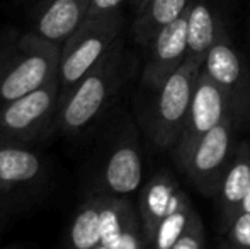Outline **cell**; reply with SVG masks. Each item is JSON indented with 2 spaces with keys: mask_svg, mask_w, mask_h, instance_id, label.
<instances>
[{
  "mask_svg": "<svg viewBox=\"0 0 250 249\" xmlns=\"http://www.w3.org/2000/svg\"><path fill=\"white\" fill-rule=\"evenodd\" d=\"M62 45L38 34L10 33L0 43V106L58 77Z\"/></svg>",
  "mask_w": 250,
  "mask_h": 249,
  "instance_id": "6da1fadb",
  "label": "cell"
},
{
  "mask_svg": "<svg viewBox=\"0 0 250 249\" xmlns=\"http://www.w3.org/2000/svg\"><path fill=\"white\" fill-rule=\"evenodd\" d=\"M125 75V45L119 40L111 51L77 84L60 103L56 130L75 136L90 128L102 116L116 96Z\"/></svg>",
  "mask_w": 250,
  "mask_h": 249,
  "instance_id": "7a4b0ae2",
  "label": "cell"
},
{
  "mask_svg": "<svg viewBox=\"0 0 250 249\" xmlns=\"http://www.w3.org/2000/svg\"><path fill=\"white\" fill-rule=\"evenodd\" d=\"M123 26L125 17L121 10L85 19L62 45L58 68L60 103L121 40Z\"/></svg>",
  "mask_w": 250,
  "mask_h": 249,
  "instance_id": "3957f363",
  "label": "cell"
},
{
  "mask_svg": "<svg viewBox=\"0 0 250 249\" xmlns=\"http://www.w3.org/2000/svg\"><path fill=\"white\" fill-rule=\"evenodd\" d=\"M60 80L51 79L40 89L0 106V142L34 145L56 130Z\"/></svg>",
  "mask_w": 250,
  "mask_h": 249,
  "instance_id": "277c9868",
  "label": "cell"
},
{
  "mask_svg": "<svg viewBox=\"0 0 250 249\" xmlns=\"http://www.w3.org/2000/svg\"><path fill=\"white\" fill-rule=\"evenodd\" d=\"M203 58H191L182 63L157 91L150 114V138L158 149H174L184 128L198 77L203 70Z\"/></svg>",
  "mask_w": 250,
  "mask_h": 249,
  "instance_id": "5b68a950",
  "label": "cell"
},
{
  "mask_svg": "<svg viewBox=\"0 0 250 249\" xmlns=\"http://www.w3.org/2000/svg\"><path fill=\"white\" fill-rule=\"evenodd\" d=\"M231 103H233L231 94L214 82L204 70H201L184 128L175 147L172 149V157L179 169H182L201 136L230 116Z\"/></svg>",
  "mask_w": 250,
  "mask_h": 249,
  "instance_id": "8992f818",
  "label": "cell"
},
{
  "mask_svg": "<svg viewBox=\"0 0 250 249\" xmlns=\"http://www.w3.org/2000/svg\"><path fill=\"white\" fill-rule=\"evenodd\" d=\"M231 116L204 133L182 166L188 180L206 196H218L221 181L235 154Z\"/></svg>",
  "mask_w": 250,
  "mask_h": 249,
  "instance_id": "52a82bcc",
  "label": "cell"
},
{
  "mask_svg": "<svg viewBox=\"0 0 250 249\" xmlns=\"http://www.w3.org/2000/svg\"><path fill=\"white\" fill-rule=\"evenodd\" d=\"M50 169L33 145L0 142V200L24 203L36 198L48 183Z\"/></svg>",
  "mask_w": 250,
  "mask_h": 249,
  "instance_id": "ba28073f",
  "label": "cell"
},
{
  "mask_svg": "<svg viewBox=\"0 0 250 249\" xmlns=\"http://www.w3.org/2000/svg\"><path fill=\"white\" fill-rule=\"evenodd\" d=\"M143 184V157L135 135L125 132L109 149L92 195L126 198Z\"/></svg>",
  "mask_w": 250,
  "mask_h": 249,
  "instance_id": "9c48e42d",
  "label": "cell"
},
{
  "mask_svg": "<svg viewBox=\"0 0 250 249\" xmlns=\"http://www.w3.org/2000/svg\"><path fill=\"white\" fill-rule=\"evenodd\" d=\"M188 14V12H186ZM160 29L146 46L148 57L142 72V87L157 91L179 67L188 60V17Z\"/></svg>",
  "mask_w": 250,
  "mask_h": 249,
  "instance_id": "30bf717a",
  "label": "cell"
},
{
  "mask_svg": "<svg viewBox=\"0 0 250 249\" xmlns=\"http://www.w3.org/2000/svg\"><path fill=\"white\" fill-rule=\"evenodd\" d=\"M92 0H43L34 5L31 33L63 45L87 19Z\"/></svg>",
  "mask_w": 250,
  "mask_h": 249,
  "instance_id": "8fae6325",
  "label": "cell"
},
{
  "mask_svg": "<svg viewBox=\"0 0 250 249\" xmlns=\"http://www.w3.org/2000/svg\"><path fill=\"white\" fill-rule=\"evenodd\" d=\"M182 193L184 191L179 188L177 181L172 178L170 173L165 171L153 174L148 183L143 184L138 200V217L148 248L157 232V227L177 205Z\"/></svg>",
  "mask_w": 250,
  "mask_h": 249,
  "instance_id": "7c38bea8",
  "label": "cell"
},
{
  "mask_svg": "<svg viewBox=\"0 0 250 249\" xmlns=\"http://www.w3.org/2000/svg\"><path fill=\"white\" fill-rule=\"evenodd\" d=\"M203 70L214 82L227 89L233 101H237L242 94L247 92V73H245L244 62L227 31L221 33L216 43L208 51Z\"/></svg>",
  "mask_w": 250,
  "mask_h": 249,
  "instance_id": "4fadbf2b",
  "label": "cell"
},
{
  "mask_svg": "<svg viewBox=\"0 0 250 249\" xmlns=\"http://www.w3.org/2000/svg\"><path fill=\"white\" fill-rule=\"evenodd\" d=\"M250 184V145L240 143L235 149L233 159L221 181L218 198L221 208V229L227 230L238 215V206Z\"/></svg>",
  "mask_w": 250,
  "mask_h": 249,
  "instance_id": "5bb4252c",
  "label": "cell"
},
{
  "mask_svg": "<svg viewBox=\"0 0 250 249\" xmlns=\"http://www.w3.org/2000/svg\"><path fill=\"white\" fill-rule=\"evenodd\" d=\"M194 0H145L140 9L135 10L133 38L140 46L146 48L155 34L174 21L181 19Z\"/></svg>",
  "mask_w": 250,
  "mask_h": 249,
  "instance_id": "9a60e30c",
  "label": "cell"
},
{
  "mask_svg": "<svg viewBox=\"0 0 250 249\" xmlns=\"http://www.w3.org/2000/svg\"><path fill=\"white\" fill-rule=\"evenodd\" d=\"M188 57L206 58L216 40L225 31L209 0H194L188 9Z\"/></svg>",
  "mask_w": 250,
  "mask_h": 249,
  "instance_id": "2e32d148",
  "label": "cell"
},
{
  "mask_svg": "<svg viewBox=\"0 0 250 249\" xmlns=\"http://www.w3.org/2000/svg\"><path fill=\"white\" fill-rule=\"evenodd\" d=\"M104 195H92L79 206L65 232L62 249H97L101 246V222Z\"/></svg>",
  "mask_w": 250,
  "mask_h": 249,
  "instance_id": "e0dca14e",
  "label": "cell"
},
{
  "mask_svg": "<svg viewBox=\"0 0 250 249\" xmlns=\"http://www.w3.org/2000/svg\"><path fill=\"white\" fill-rule=\"evenodd\" d=\"M196 213L198 212L192 206L189 196L182 193L177 205L168 212V215L157 227V232L153 236L150 249H170L179 241V237L186 232V229L192 222Z\"/></svg>",
  "mask_w": 250,
  "mask_h": 249,
  "instance_id": "ac0fdd59",
  "label": "cell"
},
{
  "mask_svg": "<svg viewBox=\"0 0 250 249\" xmlns=\"http://www.w3.org/2000/svg\"><path fill=\"white\" fill-rule=\"evenodd\" d=\"M225 232L227 244L233 249H250V212L238 213Z\"/></svg>",
  "mask_w": 250,
  "mask_h": 249,
  "instance_id": "d6986e66",
  "label": "cell"
},
{
  "mask_svg": "<svg viewBox=\"0 0 250 249\" xmlns=\"http://www.w3.org/2000/svg\"><path fill=\"white\" fill-rule=\"evenodd\" d=\"M206 244V234L199 213H196L192 222L186 229V232L179 237V241L170 249H204Z\"/></svg>",
  "mask_w": 250,
  "mask_h": 249,
  "instance_id": "ffe728a7",
  "label": "cell"
},
{
  "mask_svg": "<svg viewBox=\"0 0 250 249\" xmlns=\"http://www.w3.org/2000/svg\"><path fill=\"white\" fill-rule=\"evenodd\" d=\"M123 3H125V0H92L87 19H94V17H101L105 16V14L118 12Z\"/></svg>",
  "mask_w": 250,
  "mask_h": 249,
  "instance_id": "44dd1931",
  "label": "cell"
},
{
  "mask_svg": "<svg viewBox=\"0 0 250 249\" xmlns=\"http://www.w3.org/2000/svg\"><path fill=\"white\" fill-rule=\"evenodd\" d=\"M245 212H250V184L247 188V193H245L244 200H242L240 206H238V213H245Z\"/></svg>",
  "mask_w": 250,
  "mask_h": 249,
  "instance_id": "7402d4cb",
  "label": "cell"
},
{
  "mask_svg": "<svg viewBox=\"0 0 250 249\" xmlns=\"http://www.w3.org/2000/svg\"><path fill=\"white\" fill-rule=\"evenodd\" d=\"M131 3H133V7H135V10H136V9H140L143 3H145V0H131Z\"/></svg>",
  "mask_w": 250,
  "mask_h": 249,
  "instance_id": "603a6c76",
  "label": "cell"
},
{
  "mask_svg": "<svg viewBox=\"0 0 250 249\" xmlns=\"http://www.w3.org/2000/svg\"><path fill=\"white\" fill-rule=\"evenodd\" d=\"M221 249H233V248H231L230 244H227V246H223V248H221Z\"/></svg>",
  "mask_w": 250,
  "mask_h": 249,
  "instance_id": "cb8c5ba5",
  "label": "cell"
},
{
  "mask_svg": "<svg viewBox=\"0 0 250 249\" xmlns=\"http://www.w3.org/2000/svg\"><path fill=\"white\" fill-rule=\"evenodd\" d=\"M38 2H43V0H36V3H38Z\"/></svg>",
  "mask_w": 250,
  "mask_h": 249,
  "instance_id": "d4e9b609",
  "label": "cell"
}]
</instances>
